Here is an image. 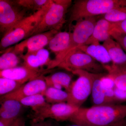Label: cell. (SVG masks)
<instances>
[{
  "mask_svg": "<svg viewBox=\"0 0 126 126\" xmlns=\"http://www.w3.org/2000/svg\"><path fill=\"white\" fill-rule=\"evenodd\" d=\"M126 118V104H107L80 108L68 121L84 126H109Z\"/></svg>",
  "mask_w": 126,
  "mask_h": 126,
  "instance_id": "obj_1",
  "label": "cell"
},
{
  "mask_svg": "<svg viewBox=\"0 0 126 126\" xmlns=\"http://www.w3.org/2000/svg\"><path fill=\"white\" fill-rule=\"evenodd\" d=\"M126 7V0H78L70 9L69 26L88 17L103 15L112 9Z\"/></svg>",
  "mask_w": 126,
  "mask_h": 126,
  "instance_id": "obj_2",
  "label": "cell"
},
{
  "mask_svg": "<svg viewBox=\"0 0 126 126\" xmlns=\"http://www.w3.org/2000/svg\"><path fill=\"white\" fill-rule=\"evenodd\" d=\"M71 0H54L36 28L28 38L37 34L60 30L65 22L66 14L72 4Z\"/></svg>",
  "mask_w": 126,
  "mask_h": 126,
  "instance_id": "obj_3",
  "label": "cell"
},
{
  "mask_svg": "<svg viewBox=\"0 0 126 126\" xmlns=\"http://www.w3.org/2000/svg\"><path fill=\"white\" fill-rule=\"evenodd\" d=\"M51 3L45 9L30 15L4 35L0 43V49L3 50L27 38L40 22Z\"/></svg>",
  "mask_w": 126,
  "mask_h": 126,
  "instance_id": "obj_4",
  "label": "cell"
},
{
  "mask_svg": "<svg viewBox=\"0 0 126 126\" xmlns=\"http://www.w3.org/2000/svg\"><path fill=\"white\" fill-rule=\"evenodd\" d=\"M96 22L95 16L88 17L77 22L73 28L70 44L67 49L56 61L49 64L47 67V70L58 67L68 54L79 47L85 45L92 35Z\"/></svg>",
  "mask_w": 126,
  "mask_h": 126,
  "instance_id": "obj_5",
  "label": "cell"
},
{
  "mask_svg": "<svg viewBox=\"0 0 126 126\" xmlns=\"http://www.w3.org/2000/svg\"><path fill=\"white\" fill-rule=\"evenodd\" d=\"M57 67L72 73L81 70L93 74L107 73L103 64L79 48L68 54Z\"/></svg>",
  "mask_w": 126,
  "mask_h": 126,
  "instance_id": "obj_6",
  "label": "cell"
},
{
  "mask_svg": "<svg viewBox=\"0 0 126 126\" xmlns=\"http://www.w3.org/2000/svg\"><path fill=\"white\" fill-rule=\"evenodd\" d=\"M27 12L16 0H0V32L2 37L29 16Z\"/></svg>",
  "mask_w": 126,
  "mask_h": 126,
  "instance_id": "obj_7",
  "label": "cell"
},
{
  "mask_svg": "<svg viewBox=\"0 0 126 126\" xmlns=\"http://www.w3.org/2000/svg\"><path fill=\"white\" fill-rule=\"evenodd\" d=\"M78 76L76 81L71 83L68 93V103L80 108L91 94L92 79L91 73L78 70L72 72Z\"/></svg>",
  "mask_w": 126,
  "mask_h": 126,
  "instance_id": "obj_8",
  "label": "cell"
},
{
  "mask_svg": "<svg viewBox=\"0 0 126 126\" xmlns=\"http://www.w3.org/2000/svg\"><path fill=\"white\" fill-rule=\"evenodd\" d=\"M78 109L67 103L50 104L38 112L34 113L31 123L42 121L47 119L57 122L68 121Z\"/></svg>",
  "mask_w": 126,
  "mask_h": 126,
  "instance_id": "obj_9",
  "label": "cell"
},
{
  "mask_svg": "<svg viewBox=\"0 0 126 126\" xmlns=\"http://www.w3.org/2000/svg\"><path fill=\"white\" fill-rule=\"evenodd\" d=\"M59 32L53 30L33 35L16 44L13 49L20 56L25 51L26 53L38 51L48 45L51 39Z\"/></svg>",
  "mask_w": 126,
  "mask_h": 126,
  "instance_id": "obj_10",
  "label": "cell"
},
{
  "mask_svg": "<svg viewBox=\"0 0 126 126\" xmlns=\"http://www.w3.org/2000/svg\"><path fill=\"white\" fill-rule=\"evenodd\" d=\"M47 85L44 76L41 75L31 79L13 92L1 96L0 102L7 99H20L35 94H44Z\"/></svg>",
  "mask_w": 126,
  "mask_h": 126,
  "instance_id": "obj_11",
  "label": "cell"
},
{
  "mask_svg": "<svg viewBox=\"0 0 126 126\" xmlns=\"http://www.w3.org/2000/svg\"><path fill=\"white\" fill-rule=\"evenodd\" d=\"M41 73V70H33L23 65L0 71V77L13 79L23 84L43 75Z\"/></svg>",
  "mask_w": 126,
  "mask_h": 126,
  "instance_id": "obj_12",
  "label": "cell"
},
{
  "mask_svg": "<svg viewBox=\"0 0 126 126\" xmlns=\"http://www.w3.org/2000/svg\"><path fill=\"white\" fill-rule=\"evenodd\" d=\"M20 56L24 61L23 65L36 70H40V68L44 65L48 67L51 61L49 52L44 48L35 52L26 53Z\"/></svg>",
  "mask_w": 126,
  "mask_h": 126,
  "instance_id": "obj_13",
  "label": "cell"
},
{
  "mask_svg": "<svg viewBox=\"0 0 126 126\" xmlns=\"http://www.w3.org/2000/svg\"><path fill=\"white\" fill-rule=\"evenodd\" d=\"M72 32L59 31L51 39L48 44L49 49L55 54L54 59L51 63L56 61L69 47L71 40Z\"/></svg>",
  "mask_w": 126,
  "mask_h": 126,
  "instance_id": "obj_14",
  "label": "cell"
},
{
  "mask_svg": "<svg viewBox=\"0 0 126 126\" xmlns=\"http://www.w3.org/2000/svg\"><path fill=\"white\" fill-rule=\"evenodd\" d=\"M107 74V73L102 74L91 73L92 87L91 94L92 101L94 106L109 104L106 98L103 82V79Z\"/></svg>",
  "mask_w": 126,
  "mask_h": 126,
  "instance_id": "obj_15",
  "label": "cell"
},
{
  "mask_svg": "<svg viewBox=\"0 0 126 126\" xmlns=\"http://www.w3.org/2000/svg\"><path fill=\"white\" fill-rule=\"evenodd\" d=\"M112 23L104 19L97 21L92 35L85 45L99 44V42L105 41L111 37L110 33L111 30Z\"/></svg>",
  "mask_w": 126,
  "mask_h": 126,
  "instance_id": "obj_16",
  "label": "cell"
},
{
  "mask_svg": "<svg viewBox=\"0 0 126 126\" xmlns=\"http://www.w3.org/2000/svg\"><path fill=\"white\" fill-rule=\"evenodd\" d=\"M107 76L113 82L116 87L126 90V64H103Z\"/></svg>",
  "mask_w": 126,
  "mask_h": 126,
  "instance_id": "obj_17",
  "label": "cell"
},
{
  "mask_svg": "<svg viewBox=\"0 0 126 126\" xmlns=\"http://www.w3.org/2000/svg\"><path fill=\"white\" fill-rule=\"evenodd\" d=\"M0 118L16 119L21 116L24 107L19 101L9 99L0 102Z\"/></svg>",
  "mask_w": 126,
  "mask_h": 126,
  "instance_id": "obj_18",
  "label": "cell"
},
{
  "mask_svg": "<svg viewBox=\"0 0 126 126\" xmlns=\"http://www.w3.org/2000/svg\"><path fill=\"white\" fill-rule=\"evenodd\" d=\"M102 45L108 52L112 63L126 64V53L116 40L110 37L103 42Z\"/></svg>",
  "mask_w": 126,
  "mask_h": 126,
  "instance_id": "obj_19",
  "label": "cell"
},
{
  "mask_svg": "<svg viewBox=\"0 0 126 126\" xmlns=\"http://www.w3.org/2000/svg\"><path fill=\"white\" fill-rule=\"evenodd\" d=\"M78 48L102 64H108L111 61L106 48L99 44L84 45Z\"/></svg>",
  "mask_w": 126,
  "mask_h": 126,
  "instance_id": "obj_20",
  "label": "cell"
},
{
  "mask_svg": "<svg viewBox=\"0 0 126 126\" xmlns=\"http://www.w3.org/2000/svg\"><path fill=\"white\" fill-rule=\"evenodd\" d=\"M47 87L58 89H65L66 92L69 90L72 83V77L63 72H58L47 77H44Z\"/></svg>",
  "mask_w": 126,
  "mask_h": 126,
  "instance_id": "obj_21",
  "label": "cell"
},
{
  "mask_svg": "<svg viewBox=\"0 0 126 126\" xmlns=\"http://www.w3.org/2000/svg\"><path fill=\"white\" fill-rule=\"evenodd\" d=\"M24 106L30 107L35 113L43 108L49 106L43 94L32 95L18 100Z\"/></svg>",
  "mask_w": 126,
  "mask_h": 126,
  "instance_id": "obj_22",
  "label": "cell"
},
{
  "mask_svg": "<svg viewBox=\"0 0 126 126\" xmlns=\"http://www.w3.org/2000/svg\"><path fill=\"white\" fill-rule=\"evenodd\" d=\"M43 95L46 102L50 104L67 103L69 97L66 91L52 87H47Z\"/></svg>",
  "mask_w": 126,
  "mask_h": 126,
  "instance_id": "obj_23",
  "label": "cell"
},
{
  "mask_svg": "<svg viewBox=\"0 0 126 126\" xmlns=\"http://www.w3.org/2000/svg\"><path fill=\"white\" fill-rule=\"evenodd\" d=\"M19 55L14 51L13 47L4 52L0 57V71L18 66L20 61Z\"/></svg>",
  "mask_w": 126,
  "mask_h": 126,
  "instance_id": "obj_24",
  "label": "cell"
},
{
  "mask_svg": "<svg viewBox=\"0 0 126 126\" xmlns=\"http://www.w3.org/2000/svg\"><path fill=\"white\" fill-rule=\"evenodd\" d=\"M20 5L27 11L33 13L41 10L48 7L52 2L50 0H17Z\"/></svg>",
  "mask_w": 126,
  "mask_h": 126,
  "instance_id": "obj_25",
  "label": "cell"
},
{
  "mask_svg": "<svg viewBox=\"0 0 126 126\" xmlns=\"http://www.w3.org/2000/svg\"><path fill=\"white\" fill-rule=\"evenodd\" d=\"M23 85L22 84L11 79L0 78V95L4 96L14 92Z\"/></svg>",
  "mask_w": 126,
  "mask_h": 126,
  "instance_id": "obj_26",
  "label": "cell"
},
{
  "mask_svg": "<svg viewBox=\"0 0 126 126\" xmlns=\"http://www.w3.org/2000/svg\"><path fill=\"white\" fill-rule=\"evenodd\" d=\"M103 15L102 18L111 23L120 22L126 19V7L112 9Z\"/></svg>",
  "mask_w": 126,
  "mask_h": 126,
  "instance_id": "obj_27",
  "label": "cell"
},
{
  "mask_svg": "<svg viewBox=\"0 0 126 126\" xmlns=\"http://www.w3.org/2000/svg\"><path fill=\"white\" fill-rule=\"evenodd\" d=\"M111 37L118 42L126 53V34L114 31L110 32Z\"/></svg>",
  "mask_w": 126,
  "mask_h": 126,
  "instance_id": "obj_28",
  "label": "cell"
},
{
  "mask_svg": "<svg viewBox=\"0 0 126 126\" xmlns=\"http://www.w3.org/2000/svg\"><path fill=\"white\" fill-rule=\"evenodd\" d=\"M111 31L126 34V19L120 22L112 23Z\"/></svg>",
  "mask_w": 126,
  "mask_h": 126,
  "instance_id": "obj_29",
  "label": "cell"
},
{
  "mask_svg": "<svg viewBox=\"0 0 126 126\" xmlns=\"http://www.w3.org/2000/svg\"><path fill=\"white\" fill-rule=\"evenodd\" d=\"M115 98L117 104L119 103L126 101V90L120 89L116 87L114 88Z\"/></svg>",
  "mask_w": 126,
  "mask_h": 126,
  "instance_id": "obj_30",
  "label": "cell"
},
{
  "mask_svg": "<svg viewBox=\"0 0 126 126\" xmlns=\"http://www.w3.org/2000/svg\"><path fill=\"white\" fill-rule=\"evenodd\" d=\"M56 121L52 119H48L35 123H32L30 126H58Z\"/></svg>",
  "mask_w": 126,
  "mask_h": 126,
  "instance_id": "obj_31",
  "label": "cell"
},
{
  "mask_svg": "<svg viewBox=\"0 0 126 126\" xmlns=\"http://www.w3.org/2000/svg\"><path fill=\"white\" fill-rule=\"evenodd\" d=\"M11 126H26L24 118L22 116L16 119Z\"/></svg>",
  "mask_w": 126,
  "mask_h": 126,
  "instance_id": "obj_32",
  "label": "cell"
},
{
  "mask_svg": "<svg viewBox=\"0 0 126 126\" xmlns=\"http://www.w3.org/2000/svg\"><path fill=\"white\" fill-rule=\"evenodd\" d=\"M16 120L0 118V126H11Z\"/></svg>",
  "mask_w": 126,
  "mask_h": 126,
  "instance_id": "obj_33",
  "label": "cell"
},
{
  "mask_svg": "<svg viewBox=\"0 0 126 126\" xmlns=\"http://www.w3.org/2000/svg\"><path fill=\"white\" fill-rule=\"evenodd\" d=\"M109 126H126V118L116 123L115 124Z\"/></svg>",
  "mask_w": 126,
  "mask_h": 126,
  "instance_id": "obj_34",
  "label": "cell"
},
{
  "mask_svg": "<svg viewBox=\"0 0 126 126\" xmlns=\"http://www.w3.org/2000/svg\"><path fill=\"white\" fill-rule=\"evenodd\" d=\"M68 126H82V125H78V124H74L73 125H70Z\"/></svg>",
  "mask_w": 126,
  "mask_h": 126,
  "instance_id": "obj_35",
  "label": "cell"
}]
</instances>
